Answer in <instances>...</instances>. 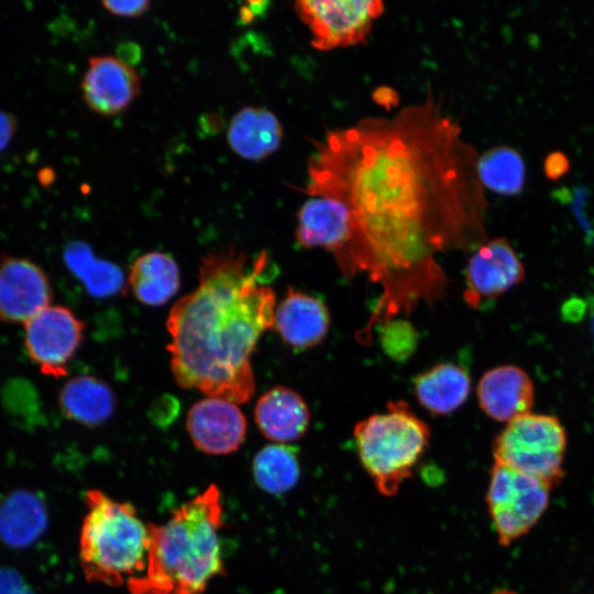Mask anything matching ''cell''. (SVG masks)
I'll return each mask as SVG.
<instances>
[{
	"label": "cell",
	"mask_w": 594,
	"mask_h": 594,
	"mask_svg": "<svg viewBox=\"0 0 594 594\" xmlns=\"http://www.w3.org/2000/svg\"><path fill=\"white\" fill-rule=\"evenodd\" d=\"M312 145L304 191L348 208L352 240L338 265L382 286L373 321L437 297L444 277L436 255L486 240L480 155L430 90L392 117L331 129Z\"/></svg>",
	"instance_id": "1"
},
{
	"label": "cell",
	"mask_w": 594,
	"mask_h": 594,
	"mask_svg": "<svg viewBox=\"0 0 594 594\" xmlns=\"http://www.w3.org/2000/svg\"><path fill=\"white\" fill-rule=\"evenodd\" d=\"M267 274L266 252L250 261L230 246L201 257L198 286L173 306L166 321L178 386L234 404L253 396L251 358L261 336L274 328L276 309Z\"/></svg>",
	"instance_id": "2"
},
{
	"label": "cell",
	"mask_w": 594,
	"mask_h": 594,
	"mask_svg": "<svg viewBox=\"0 0 594 594\" xmlns=\"http://www.w3.org/2000/svg\"><path fill=\"white\" fill-rule=\"evenodd\" d=\"M223 527L222 496L215 484L175 508L163 524H148L145 569L127 582L129 593L202 594L226 573Z\"/></svg>",
	"instance_id": "3"
},
{
	"label": "cell",
	"mask_w": 594,
	"mask_h": 594,
	"mask_svg": "<svg viewBox=\"0 0 594 594\" xmlns=\"http://www.w3.org/2000/svg\"><path fill=\"white\" fill-rule=\"evenodd\" d=\"M84 502L79 561L86 581L118 587L143 573L150 532L136 508L96 488L85 493Z\"/></svg>",
	"instance_id": "4"
},
{
	"label": "cell",
	"mask_w": 594,
	"mask_h": 594,
	"mask_svg": "<svg viewBox=\"0 0 594 594\" xmlns=\"http://www.w3.org/2000/svg\"><path fill=\"white\" fill-rule=\"evenodd\" d=\"M430 430L403 400L358 422L354 439L362 465L377 490L387 496L398 492L428 444Z\"/></svg>",
	"instance_id": "5"
},
{
	"label": "cell",
	"mask_w": 594,
	"mask_h": 594,
	"mask_svg": "<svg viewBox=\"0 0 594 594\" xmlns=\"http://www.w3.org/2000/svg\"><path fill=\"white\" fill-rule=\"evenodd\" d=\"M566 435L551 415L531 414L507 422L493 444L495 463L552 484L562 474Z\"/></svg>",
	"instance_id": "6"
},
{
	"label": "cell",
	"mask_w": 594,
	"mask_h": 594,
	"mask_svg": "<svg viewBox=\"0 0 594 594\" xmlns=\"http://www.w3.org/2000/svg\"><path fill=\"white\" fill-rule=\"evenodd\" d=\"M549 485L537 477L494 464L487 504L501 543L508 544L536 525L548 507Z\"/></svg>",
	"instance_id": "7"
},
{
	"label": "cell",
	"mask_w": 594,
	"mask_h": 594,
	"mask_svg": "<svg viewBox=\"0 0 594 594\" xmlns=\"http://www.w3.org/2000/svg\"><path fill=\"white\" fill-rule=\"evenodd\" d=\"M294 7L311 33L312 47L319 51L365 42L384 11L381 0H301Z\"/></svg>",
	"instance_id": "8"
},
{
	"label": "cell",
	"mask_w": 594,
	"mask_h": 594,
	"mask_svg": "<svg viewBox=\"0 0 594 594\" xmlns=\"http://www.w3.org/2000/svg\"><path fill=\"white\" fill-rule=\"evenodd\" d=\"M84 329L72 310L51 305L24 323L28 354L43 374L63 377L82 342Z\"/></svg>",
	"instance_id": "9"
},
{
	"label": "cell",
	"mask_w": 594,
	"mask_h": 594,
	"mask_svg": "<svg viewBox=\"0 0 594 594\" xmlns=\"http://www.w3.org/2000/svg\"><path fill=\"white\" fill-rule=\"evenodd\" d=\"M525 278V267L506 238L485 240L465 268L464 299L473 308L506 293Z\"/></svg>",
	"instance_id": "10"
},
{
	"label": "cell",
	"mask_w": 594,
	"mask_h": 594,
	"mask_svg": "<svg viewBox=\"0 0 594 594\" xmlns=\"http://www.w3.org/2000/svg\"><path fill=\"white\" fill-rule=\"evenodd\" d=\"M237 405L208 396L190 407L186 429L198 450L209 455H224L241 447L246 435V419Z\"/></svg>",
	"instance_id": "11"
},
{
	"label": "cell",
	"mask_w": 594,
	"mask_h": 594,
	"mask_svg": "<svg viewBox=\"0 0 594 594\" xmlns=\"http://www.w3.org/2000/svg\"><path fill=\"white\" fill-rule=\"evenodd\" d=\"M52 287L35 263L6 256L0 261V321L25 323L51 306Z\"/></svg>",
	"instance_id": "12"
},
{
	"label": "cell",
	"mask_w": 594,
	"mask_h": 594,
	"mask_svg": "<svg viewBox=\"0 0 594 594\" xmlns=\"http://www.w3.org/2000/svg\"><path fill=\"white\" fill-rule=\"evenodd\" d=\"M81 91L91 110L101 116H116L139 96L141 78L119 57L95 56L89 58Z\"/></svg>",
	"instance_id": "13"
},
{
	"label": "cell",
	"mask_w": 594,
	"mask_h": 594,
	"mask_svg": "<svg viewBox=\"0 0 594 594\" xmlns=\"http://www.w3.org/2000/svg\"><path fill=\"white\" fill-rule=\"evenodd\" d=\"M295 237L302 248L324 249L339 262L352 240L350 212L336 199L311 197L298 210Z\"/></svg>",
	"instance_id": "14"
},
{
	"label": "cell",
	"mask_w": 594,
	"mask_h": 594,
	"mask_svg": "<svg viewBox=\"0 0 594 594\" xmlns=\"http://www.w3.org/2000/svg\"><path fill=\"white\" fill-rule=\"evenodd\" d=\"M476 396L481 409L492 419L509 422L530 413L535 387L530 376L516 365H499L481 377Z\"/></svg>",
	"instance_id": "15"
},
{
	"label": "cell",
	"mask_w": 594,
	"mask_h": 594,
	"mask_svg": "<svg viewBox=\"0 0 594 594\" xmlns=\"http://www.w3.org/2000/svg\"><path fill=\"white\" fill-rule=\"evenodd\" d=\"M330 327L327 306L318 298L289 288L276 306L274 329L282 340L297 349L319 344Z\"/></svg>",
	"instance_id": "16"
},
{
	"label": "cell",
	"mask_w": 594,
	"mask_h": 594,
	"mask_svg": "<svg viewBox=\"0 0 594 594\" xmlns=\"http://www.w3.org/2000/svg\"><path fill=\"white\" fill-rule=\"evenodd\" d=\"M309 409L292 388L275 386L256 402L254 419L260 432L276 443H286L304 436L309 425Z\"/></svg>",
	"instance_id": "17"
},
{
	"label": "cell",
	"mask_w": 594,
	"mask_h": 594,
	"mask_svg": "<svg viewBox=\"0 0 594 594\" xmlns=\"http://www.w3.org/2000/svg\"><path fill=\"white\" fill-rule=\"evenodd\" d=\"M228 143L239 156L261 161L279 147L283 128L277 117L261 107H244L231 119Z\"/></svg>",
	"instance_id": "18"
},
{
	"label": "cell",
	"mask_w": 594,
	"mask_h": 594,
	"mask_svg": "<svg viewBox=\"0 0 594 594\" xmlns=\"http://www.w3.org/2000/svg\"><path fill=\"white\" fill-rule=\"evenodd\" d=\"M58 405L68 419L96 427L113 415L117 397L105 381L90 375H79L68 380L63 386Z\"/></svg>",
	"instance_id": "19"
},
{
	"label": "cell",
	"mask_w": 594,
	"mask_h": 594,
	"mask_svg": "<svg viewBox=\"0 0 594 594\" xmlns=\"http://www.w3.org/2000/svg\"><path fill=\"white\" fill-rule=\"evenodd\" d=\"M128 284L140 302L158 307L177 294L180 286L179 267L167 253L147 252L132 264Z\"/></svg>",
	"instance_id": "20"
},
{
	"label": "cell",
	"mask_w": 594,
	"mask_h": 594,
	"mask_svg": "<svg viewBox=\"0 0 594 594\" xmlns=\"http://www.w3.org/2000/svg\"><path fill=\"white\" fill-rule=\"evenodd\" d=\"M44 502L34 493L15 491L0 502V539L10 547L35 542L47 527Z\"/></svg>",
	"instance_id": "21"
},
{
	"label": "cell",
	"mask_w": 594,
	"mask_h": 594,
	"mask_svg": "<svg viewBox=\"0 0 594 594\" xmlns=\"http://www.w3.org/2000/svg\"><path fill=\"white\" fill-rule=\"evenodd\" d=\"M419 404L435 415H448L468 398L471 382L468 372L453 363H440L419 374L414 382Z\"/></svg>",
	"instance_id": "22"
},
{
	"label": "cell",
	"mask_w": 594,
	"mask_h": 594,
	"mask_svg": "<svg viewBox=\"0 0 594 594\" xmlns=\"http://www.w3.org/2000/svg\"><path fill=\"white\" fill-rule=\"evenodd\" d=\"M64 260L70 272L95 298L107 299L127 289L122 268L113 262L99 258L84 242L73 241L64 251Z\"/></svg>",
	"instance_id": "23"
},
{
	"label": "cell",
	"mask_w": 594,
	"mask_h": 594,
	"mask_svg": "<svg viewBox=\"0 0 594 594\" xmlns=\"http://www.w3.org/2000/svg\"><path fill=\"white\" fill-rule=\"evenodd\" d=\"M252 474L257 486L273 495L290 491L300 476L297 450L286 443L263 447L252 461Z\"/></svg>",
	"instance_id": "24"
},
{
	"label": "cell",
	"mask_w": 594,
	"mask_h": 594,
	"mask_svg": "<svg viewBox=\"0 0 594 594\" xmlns=\"http://www.w3.org/2000/svg\"><path fill=\"white\" fill-rule=\"evenodd\" d=\"M477 173L483 187L499 195H517L525 185L524 160L509 146H496L480 155Z\"/></svg>",
	"instance_id": "25"
},
{
	"label": "cell",
	"mask_w": 594,
	"mask_h": 594,
	"mask_svg": "<svg viewBox=\"0 0 594 594\" xmlns=\"http://www.w3.org/2000/svg\"><path fill=\"white\" fill-rule=\"evenodd\" d=\"M383 326L381 342L385 352L395 360L408 358L417 344L414 328L404 320H389Z\"/></svg>",
	"instance_id": "26"
},
{
	"label": "cell",
	"mask_w": 594,
	"mask_h": 594,
	"mask_svg": "<svg viewBox=\"0 0 594 594\" xmlns=\"http://www.w3.org/2000/svg\"><path fill=\"white\" fill-rule=\"evenodd\" d=\"M102 7L110 13L118 16L135 18L142 15L150 8L147 0H131V1H102Z\"/></svg>",
	"instance_id": "27"
},
{
	"label": "cell",
	"mask_w": 594,
	"mask_h": 594,
	"mask_svg": "<svg viewBox=\"0 0 594 594\" xmlns=\"http://www.w3.org/2000/svg\"><path fill=\"white\" fill-rule=\"evenodd\" d=\"M0 594H33V591L18 572L0 568Z\"/></svg>",
	"instance_id": "28"
},
{
	"label": "cell",
	"mask_w": 594,
	"mask_h": 594,
	"mask_svg": "<svg viewBox=\"0 0 594 594\" xmlns=\"http://www.w3.org/2000/svg\"><path fill=\"white\" fill-rule=\"evenodd\" d=\"M568 168V158L560 152L549 154L544 161V173L551 179L562 176Z\"/></svg>",
	"instance_id": "29"
},
{
	"label": "cell",
	"mask_w": 594,
	"mask_h": 594,
	"mask_svg": "<svg viewBox=\"0 0 594 594\" xmlns=\"http://www.w3.org/2000/svg\"><path fill=\"white\" fill-rule=\"evenodd\" d=\"M16 128L14 117L10 113L0 111V151H2L11 141Z\"/></svg>",
	"instance_id": "30"
},
{
	"label": "cell",
	"mask_w": 594,
	"mask_h": 594,
	"mask_svg": "<svg viewBox=\"0 0 594 594\" xmlns=\"http://www.w3.org/2000/svg\"><path fill=\"white\" fill-rule=\"evenodd\" d=\"M373 98L378 105L385 107L386 109H391L393 106H396L399 99L396 91L389 87L377 88L373 94Z\"/></svg>",
	"instance_id": "31"
},
{
	"label": "cell",
	"mask_w": 594,
	"mask_h": 594,
	"mask_svg": "<svg viewBox=\"0 0 594 594\" xmlns=\"http://www.w3.org/2000/svg\"><path fill=\"white\" fill-rule=\"evenodd\" d=\"M593 332H594V322H593Z\"/></svg>",
	"instance_id": "32"
}]
</instances>
